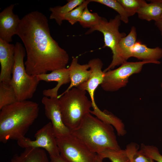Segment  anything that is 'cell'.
Here are the masks:
<instances>
[{
	"label": "cell",
	"instance_id": "4fadbf2b",
	"mask_svg": "<svg viewBox=\"0 0 162 162\" xmlns=\"http://www.w3.org/2000/svg\"><path fill=\"white\" fill-rule=\"evenodd\" d=\"M36 76L39 81H55L57 82L54 88L44 89L42 92L44 96L50 98H58V91L60 87L63 85L70 82L68 69L66 68L55 70L50 73Z\"/></svg>",
	"mask_w": 162,
	"mask_h": 162
},
{
	"label": "cell",
	"instance_id": "2e32d148",
	"mask_svg": "<svg viewBox=\"0 0 162 162\" xmlns=\"http://www.w3.org/2000/svg\"><path fill=\"white\" fill-rule=\"evenodd\" d=\"M10 162H50L47 154L44 149L28 148L19 154H15Z\"/></svg>",
	"mask_w": 162,
	"mask_h": 162
},
{
	"label": "cell",
	"instance_id": "9c48e42d",
	"mask_svg": "<svg viewBox=\"0 0 162 162\" xmlns=\"http://www.w3.org/2000/svg\"><path fill=\"white\" fill-rule=\"evenodd\" d=\"M34 137L35 140H32L25 136L22 137L17 140V144L24 149L31 147L44 149L50 157L60 155L56 137L50 122L38 130L35 134Z\"/></svg>",
	"mask_w": 162,
	"mask_h": 162
},
{
	"label": "cell",
	"instance_id": "e0dca14e",
	"mask_svg": "<svg viewBox=\"0 0 162 162\" xmlns=\"http://www.w3.org/2000/svg\"><path fill=\"white\" fill-rule=\"evenodd\" d=\"M148 1L150 3H147L137 11L139 18L148 21L160 20L162 14V3L160 0Z\"/></svg>",
	"mask_w": 162,
	"mask_h": 162
},
{
	"label": "cell",
	"instance_id": "8fae6325",
	"mask_svg": "<svg viewBox=\"0 0 162 162\" xmlns=\"http://www.w3.org/2000/svg\"><path fill=\"white\" fill-rule=\"evenodd\" d=\"M15 45L0 39V82L9 84L15 61Z\"/></svg>",
	"mask_w": 162,
	"mask_h": 162
},
{
	"label": "cell",
	"instance_id": "30bf717a",
	"mask_svg": "<svg viewBox=\"0 0 162 162\" xmlns=\"http://www.w3.org/2000/svg\"><path fill=\"white\" fill-rule=\"evenodd\" d=\"M41 103L46 117L50 120L56 138L64 137L71 133V131L64 123L60 110L59 99L44 97Z\"/></svg>",
	"mask_w": 162,
	"mask_h": 162
},
{
	"label": "cell",
	"instance_id": "4316f807",
	"mask_svg": "<svg viewBox=\"0 0 162 162\" xmlns=\"http://www.w3.org/2000/svg\"><path fill=\"white\" fill-rule=\"evenodd\" d=\"M130 162H156L152 158L143 154L140 150L134 153Z\"/></svg>",
	"mask_w": 162,
	"mask_h": 162
},
{
	"label": "cell",
	"instance_id": "83f0119b",
	"mask_svg": "<svg viewBox=\"0 0 162 162\" xmlns=\"http://www.w3.org/2000/svg\"><path fill=\"white\" fill-rule=\"evenodd\" d=\"M50 162H67L63 159L60 155L50 157Z\"/></svg>",
	"mask_w": 162,
	"mask_h": 162
},
{
	"label": "cell",
	"instance_id": "44dd1931",
	"mask_svg": "<svg viewBox=\"0 0 162 162\" xmlns=\"http://www.w3.org/2000/svg\"><path fill=\"white\" fill-rule=\"evenodd\" d=\"M103 159L107 158L112 162H130L126 150L106 149L97 154Z\"/></svg>",
	"mask_w": 162,
	"mask_h": 162
},
{
	"label": "cell",
	"instance_id": "7402d4cb",
	"mask_svg": "<svg viewBox=\"0 0 162 162\" xmlns=\"http://www.w3.org/2000/svg\"><path fill=\"white\" fill-rule=\"evenodd\" d=\"M101 17L97 13L90 12L87 7L78 22L83 27L91 29L98 24Z\"/></svg>",
	"mask_w": 162,
	"mask_h": 162
},
{
	"label": "cell",
	"instance_id": "f546056e",
	"mask_svg": "<svg viewBox=\"0 0 162 162\" xmlns=\"http://www.w3.org/2000/svg\"><path fill=\"white\" fill-rule=\"evenodd\" d=\"M103 159L100 157L98 154L95 162H103Z\"/></svg>",
	"mask_w": 162,
	"mask_h": 162
},
{
	"label": "cell",
	"instance_id": "603a6c76",
	"mask_svg": "<svg viewBox=\"0 0 162 162\" xmlns=\"http://www.w3.org/2000/svg\"><path fill=\"white\" fill-rule=\"evenodd\" d=\"M90 1L91 2L99 3L112 9L118 13L122 21L125 23H128L129 16L118 0H90Z\"/></svg>",
	"mask_w": 162,
	"mask_h": 162
},
{
	"label": "cell",
	"instance_id": "52a82bcc",
	"mask_svg": "<svg viewBox=\"0 0 162 162\" xmlns=\"http://www.w3.org/2000/svg\"><path fill=\"white\" fill-rule=\"evenodd\" d=\"M153 63L150 61L137 62L126 61L116 69L104 73L103 80L100 86L104 91L114 92L126 86L129 77L134 74L140 73L143 66Z\"/></svg>",
	"mask_w": 162,
	"mask_h": 162
},
{
	"label": "cell",
	"instance_id": "7c38bea8",
	"mask_svg": "<svg viewBox=\"0 0 162 162\" xmlns=\"http://www.w3.org/2000/svg\"><path fill=\"white\" fill-rule=\"evenodd\" d=\"M15 4H11L0 13V39L8 43L12 41V37L16 35L20 20L13 10Z\"/></svg>",
	"mask_w": 162,
	"mask_h": 162
},
{
	"label": "cell",
	"instance_id": "3957f363",
	"mask_svg": "<svg viewBox=\"0 0 162 162\" xmlns=\"http://www.w3.org/2000/svg\"><path fill=\"white\" fill-rule=\"evenodd\" d=\"M113 127L89 113L71 134L91 151L98 154L106 149H121Z\"/></svg>",
	"mask_w": 162,
	"mask_h": 162
},
{
	"label": "cell",
	"instance_id": "ac0fdd59",
	"mask_svg": "<svg viewBox=\"0 0 162 162\" xmlns=\"http://www.w3.org/2000/svg\"><path fill=\"white\" fill-rule=\"evenodd\" d=\"M84 0H69L62 6H58L51 7L49 10L51 13L50 19L54 20L59 26L62 25L64 16L80 4Z\"/></svg>",
	"mask_w": 162,
	"mask_h": 162
},
{
	"label": "cell",
	"instance_id": "277c9868",
	"mask_svg": "<svg viewBox=\"0 0 162 162\" xmlns=\"http://www.w3.org/2000/svg\"><path fill=\"white\" fill-rule=\"evenodd\" d=\"M58 98L63 122L71 131L78 128L85 116L90 113L92 103L85 90L73 88Z\"/></svg>",
	"mask_w": 162,
	"mask_h": 162
},
{
	"label": "cell",
	"instance_id": "d4e9b609",
	"mask_svg": "<svg viewBox=\"0 0 162 162\" xmlns=\"http://www.w3.org/2000/svg\"><path fill=\"white\" fill-rule=\"evenodd\" d=\"M122 6L129 17L136 13L140 8L146 5L147 2L143 0H118Z\"/></svg>",
	"mask_w": 162,
	"mask_h": 162
},
{
	"label": "cell",
	"instance_id": "d6986e66",
	"mask_svg": "<svg viewBox=\"0 0 162 162\" xmlns=\"http://www.w3.org/2000/svg\"><path fill=\"white\" fill-rule=\"evenodd\" d=\"M137 33L135 27L133 26L129 33L122 38L119 42V46L124 62L130 58V51L136 42Z\"/></svg>",
	"mask_w": 162,
	"mask_h": 162
},
{
	"label": "cell",
	"instance_id": "1f68e13d",
	"mask_svg": "<svg viewBox=\"0 0 162 162\" xmlns=\"http://www.w3.org/2000/svg\"><path fill=\"white\" fill-rule=\"evenodd\" d=\"M160 1L161 2V3H162V0H160ZM161 19L162 20V15H161Z\"/></svg>",
	"mask_w": 162,
	"mask_h": 162
},
{
	"label": "cell",
	"instance_id": "5b68a950",
	"mask_svg": "<svg viewBox=\"0 0 162 162\" xmlns=\"http://www.w3.org/2000/svg\"><path fill=\"white\" fill-rule=\"evenodd\" d=\"M15 46L14 63L9 84L18 101L27 100L33 97L40 81L36 76L30 75L26 71L24 62L26 53L25 47L19 42H16Z\"/></svg>",
	"mask_w": 162,
	"mask_h": 162
},
{
	"label": "cell",
	"instance_id": "8992f818",
	"mask_svg": "<svg viewBox=\"0 0 162 162\" xmlns=\"http://www.w3.org/2000/svg\"><path fill=\"white\" fill-rule=\"evenodd\" d=\"M121 21L118 14L109 21L102 17L97 25L89 29L85 33L88 34L96 31L101 32L104 37V44L103 47H108L112 51V61L108 67L104 70V72L113 69L116 66L121 65L124 62L122 58L119 46L121 39L126 36L125 33L120 32L119 31Z\"/></svg>",
	"mask_w": 162,
	"mask_h": 162
},
{
	"label": "cell",
	"instance_id": "5bb4252c",
	"mask_svg": "<svg viewBox=\"0 0 162 162\" xmlns=\"http://www.w3.org/2000/svg\"><path fill=\"white\" fill-rule=\"evenodd\" d=\"M70 83L67 88L63 92H66L73 88L77 87L86 82L90 77L91 71L88 64H80L78 63L77 57H73L68 68Z\"/></svg>",
	"mask_w": 162,
	"mask_h": 162
},
{
	"label": "cell",
	"instance_id": "ffe728a7",
	"mask_svg": "<svg viewBox=\"0 0 162 162\" xmlns=\"http://www.w3.org/2000/svg\"><path fill=\"white\" fill-rule=\"evenodd\" d=\"M18 101L15 92L10 85L0 82V110Z\"/></svg>",
	"mask_w": 162,
	"mask_h": 162
},
{
	"label": "cell",
	"instance_id": "cb8c5ba5",
	"mask_svg": "<svg viewBox=\"0 0 162 162\" xmlns=\"http://www.w3.org/2000/svg\"><path fill=\"white\" fill-rule=\"evenodd\" d=\"M91 2L90 0H84L80 4L65 15L64 20L68 21L71 25L78 22L85 8Z\"/></svg>",
	"mask_w": 162,
	"mask_h": 162
},
{
	"label": "cell",
	"instance_id": "f1b7e54d",
	"mask_svg": "<svg viewBox=\"0 0 162 162\" xmlns=\"http://www.w3.org/2000/svg\"><path fill=\"white\" fill-rule=\"evenodd\" d=\"M155 24L160 31L162 37V20L161 19L158 21L155 22Z\"/></svg>",
	"mask_w": 162,
	"mask_h": 162
},
{
	"label": "cell",
	"instance_id": "6da1fadb",
	"mask_svg": "<svg viewBox=\"0 0 162 162\" xmlns=\"http://www.w3.org/2000/svg\"><path fill=\"white\" fill-rule=\"evenodd\" d=\"M16 35L25 46L24 64L28 74L36 76L66 68L69 55L51 36L48 19L41 13L34 11L23 16Z\"/></svg>",
	"mask_w": 162,
	"mask_h": 162
},
{
	"label": "cell",
	"instance_id": "484cf974",
	"mask_svg": "<svg viewBox=\"0 0 162 162\" xmlns=\"http://www.w3.org/2000/svg\"><path fill=\"white\" fill-rule=\"evenodd\" d=\"M140 150L156 162H162V155L160 154L158 149L156 146L142 143Z\"/></svg>",
	"mask_w": 162,
	"mask_h": 162
},
{
	"label": "cell",
	"instance_id": "4dcf8cb0",
	"mask_svg": "<svg viewBox=\"0 0 162 162\" xmlns=\"http://www.w3.org/2000/svg\"><path fill=\"white\" fill-rule=\"evenodd\" d=\"M160 87H161V91L162 92V82H161V84H160Z\"/></svg>",
	"mask_w": 162,
	"mask_h": 162
},
{
	"label": "cell",
	"instance_id": "7a4b0ae2",
	"mask_svg": "<svg viewBox=\"0 0 162 162\" xmlns=\"http://www.w3.org/2000/svg\"><path fill=\"white\" fill-rule=\"evenodd\" d=\"M39 112L38 104L28 100L3 107L0 112V142L5 143L25 136Z\"/></svg>",
	"mask_w": 162,
	"mask_h": 162
},
{
	"label": "cell",
	"instance_id": "9a60e30c",
	"mask_svg": "<svg viewBox=\"0 0 162 162\" xmlns=\"http://www.w3.org/2000/svg\"><path fill=\"white\" fill-rule=\"evenodd\" d=\"M130 57L160 64V62L159 60L162 58V49L159 47L149 48L140 42L136 41L130 50Z\"/></svg>",
	"mask_w": 162,
	"mask_h": 162
},
{
	"label": "cell",
	"instance_id": "ba28073f",
	"mask_svg": "<svg viewBox=\"0 0 162 162\" xmlns=\"http://www.w3.org/2000/svg\"><path fill=\"white\" fill-rule=\"evenodd\" d=\"M60 156L67 162H95L97 154L89 149L71 133L56 138Z\"/></svg>",
	"mask_w": 162,
	"mask_h": 162
}]
</instances>
